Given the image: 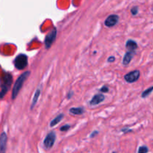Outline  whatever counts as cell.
I'll return each mask as SVG.
<instances>
[{
	"instance_id": "1",
	"label": "cell",
	"mask_w": 153,
	"mask_h": 153,
	"mask_svg": "<svg viewBox=\"0 0 153 153\" xmlns=\"http://www.w3.org/2000/svg\"><path fill=\"white\" fill-rule=\"evenodd\" d=\"M30 76V72L26 71L25 73H22L17 79H16V82H15L14 85H13V90H12V96L11 99L12 100H15L16 97H17L19 92L20 91L21 88H22V85H23L24 82L28 79V76Z\"/></svg>"
},
{
	"instance_id": "2",
	"label": "cell",
	"mask_w": 153,
	"mask_h": 153,
	"mask_svg": "<svg viewBox=\"0 0 153 153\" xmlns=\"http://www.w3.org/2000/svg\"><path fill=\"white\" fill-rule=\"evenodd\" d=\"M12 82H13V77H12L11 74H10L9 73H4V74L1 77V99H3L4 96L10 90Z\"/></svg>"
},
{
	"instance_id": "3",
	"label": "cell",
	"mask_w": 153,
	"mask_h": 153,
	"mask_svg": "<svg viewBox=\"0 0 153 153\" xmlns=\"http://www.w3.org/2000/svg\"><path fill=\"white\" fill-rule=\"evenodd\" d=\"M13 64L17 70H24L28 66V56L25 54H19L15 58Z\"/></svg>"
},
{
	"instance_id": "4",
	"label": "cell",
	"mask_w": 153,
	"mask_h": 153,
	"mask_svg": "<svg viewBox=\"0 0 153 153\" xmlns=\"http://www.w3.org/2000/svg\"><path fill=\"white\" fill-rule=\"evenodd\" d=\"M55 140H56L55 133L54 131H50L45 137L44 141H43V146L46 149H51L55 143Z\"/></svg>"
},
{
	"instance_id": "5",
	"label": "cell",
	"mask_w": 153,
	"mask_h": 153,
	"mask_svg": "<svg viewBox=\"0 0 153 153\" xmlns=\"http://www.w3.org/2000/svg\"><path fill=\"white\" fill-rule=\"evenodd\" d=\"M57 36V29L55 28H52V31L46 35V38H45V46H46V49H49L55 41V38Z\"/></svg>"
},
{
	"instance_id": "6",
	"label": "cell",
	"mask_w": 153,
	"mask_h": 153,
	"mask_svg": "<svg viewBox=\"0 0 153 153\" xmlns=\"http://www.w3.org/2000/svg\"><path fill=\"white\" fill-rule=\"evenodd\" d=\"M139 78H140V71L137 70L130 72L124 76V79L128 83H134L138 80Z\"/></svg>"
},
{
	"instance_id": "7",
	"label": "cell",
	"mask_w": 153,
	"mask_h": 153,
	"mask_svg": "<svg viewBox=\"0 0 153 153\" xmlns=\"http://www.w3.org/2000/svg\"><path fill=\"white\" fill-rule=\"evenodd\" d=\"M118 21H119V16L116 14H111L107 17V19L105 21V25L107 27H113L115 25L118 23Z\"/></svg>"
},
{
	"instance_id": "8",
	"label": "cell",
	"mask_w": 153,
	"mask_h": 153,
	"mask_svg": "<svg viewBox=\"0 0 153 153\" xmlns=\"http://www.w3.org/2000/svg\"><path fill=\"white\" fill-rule=\"evenodd\" d=\"M105 100V96L102 94H96L94 96V97L92 98V100L90 102V105H97L100 103H101L102 102L104 101Z\"/></svg>"
},
{
	"instance_id": "9",
	"label": "cell",
	"mask_w": 153,
	"mask_h": 153,
	"mask_svg": "<svg viewBox=\"0 0 153 153\" xmlns=\"http://www.w3.org/2000/svg\"><path fill=\"white\" fill-rule=\"evenodd\" d=\"M7 144V134L4 132H2L0 137V151L1 152H4Z\"/></svg>"
},
{
	"instance_id": "10",
	"label": "cell",
	"mask_w": 153,
	"mask_h": 153,
	"mask_svg": "<svg viewBox=\"0 0 153 153\" xmlns=\"http://www.w3.org/2000/svg\"><path fill=\"white\" fill-rule=\"evenodd\" d=\"M126 47L128 49V51L131 52H135V50L137 48V44L134 40H128L126 43Z\"/></svg>"
},
{
	"instance_id": "11",
	"label": "cell",
	"mask_w": 153,
	"mask_h": 153,
	"mask_svg": "<svg viewBox=\"0 0 153 153\" xmlns=\"http://www.w3.org/2000/svg\"><path fill=\"white\" fill-rule=\"evenodd\" d=\"M135 53V52H131V51H128L125 54L123 57V64L125 66L128 65L130 63V61H131L133 58V55Z\"/></svg>"
},
{
	"instance_id": "12",
	"label": "cell",
	"mask_w": 153,
	"mask_h": 153,
	"mask_svg": "<svg viewBox=\"0 0 153 153\" xmlns=\"http://www.w3.org/2000/svg\"><path fill=\"white\" fill-rule=\"evenodd\" d=\"M70 114L73 115H81L85 112V109L82 107H77V108H71L69 110Z\"/></svg>"
},
{
	"instance_id": "13",
	"label": "cell",
	"mask_w": 153,
	"mask_h": 153,
	"mask_svg": "<svg viewBox=\"0 0 153 153\" xmlns=\"http://www.w3.org/2000/svg\"><path fill=\"white\" fill-rule=\"evenodd\" d=\"M64 117V114H59L58 116H57L55 119H53L52 121H51L50 126L53 127V126H56L57 124L59 123L63 120Z\"/></svg>"
},
{
	"instance_id": "14",
	"label": "cell",
	"mask_w": 153,
	"mask_h": 153,
	"mask_svg": "<svg viewBox=\"0 0 153 153\" xmlns=\"http://www.w3.org/2000/svg\"><path fill=\"white\" fill-rule=\"evenodd\" d=\"M40 88H38V89H37V91H35V94H34V98H33L32 102H31V109L34 108V106L36 105V104H37V100H38V98H39V97H40Z\"/></svg>"
},
{
	"instance_id": "15",
	"label": "cell",
	"mask_w": 153,
	"mask_h": 153,
	"mask_svg": "<svg viewBox=\"0 0 153 153\" xmlns=\"http://www.w3.org/2000/svg\"><path fill=\"white\" fill-rule=\"evenodd\" d=\"M152 91H153V86L150 87V88H149L148 89H146V91H143L141 94V97L142 98H146V97H147L148 96L150 95L151 93H152Z\"/></svg>"
},
{
	"instance_id": "16",
	"label": "cell",
	"mask_w": 153,
	"mask_h": 153,
	"mask_svg": "<svg viewBox=\"0 0 153 153\" xmlns=\"http://www.w3.org/2000/svg\"><path fill=\"white\" fill-rule=\"evenodd\" d=\"M148 151H149V149H148L146 146H140L138 149L139 153H146V152H147Z\"/></svg>"
},
{
	"instance_id": "17",
	"label": "cell",
	"mask_w": 153,
	"mask_h": 153,
	"mask_svg": "<svg viewBox=\"0 0 153 153\" xmlns=\"http://www.w3.org/2000/svg\"><path fill=\"white\" fill-rule=\"evenodd\" d=\"M70 128V125L67 124V125H64V126H63L62 127H61L60 130H61V131H68Z\"/></svg>"
},
{
	"instance_id": "18",
	"label": "cell",
	"mask_w": 153,
	"mask_h": 153,
	"mask_svg": "<svg viewBox=\"0 0 153 153\" xmlns=\"http://www.w3.org/2000/svg\"><path fill=\"white\" fill-rule=\"evenodd\" d=\"M131 13H132V15H136L137 13H138V7H137V6H134V7H131Z\"/></svg>"
},
{
	"instance_id": "19",
	"label": "cell",
	"mask_w": 153,
	"mask_h": 153,
	"mask_svg": "<svg viewBox=\"0 0 153 153\" xmlns=\"http://www.w3.org/2000/svg\"><path fill=\"white\" fill-rule=\"evenodd\" d=\"M108 91H109V89L107 86H103L102 88L100 89V91H101L102 93H107V92H108Z\"/></svg>"
},
{
	"instance_id": "20",
	"label": "cell",
	"mask_w": 153,
	"mask_h": 153,
	"mask_svg": "<svg viewBox=\"0 0 153 153\" xmlns=\"http://www.w3.org/2000/svg\"><path fill=\"white\" fill-rule=\"evenodd\" d=\"M114 61H115V58L114 56H110L108 58V62L109 63L114 62Z\"/></svg>"
},
{
	"instance_id": "21",
	"label": "cell",
	"mask_w": 153,
	"mask_h": 153,
	"mask_svg": "<svg viewBox=\"0 0 153 153\" xmlns=\"http://www.w3.org/2000/svg\"><path fill=\"white\" fill-rule=\"evenodd\" d=\"M73 91H70V92L68 93V94H67V99H68V100H70V99L73 97Z\"/></svg>"
},
{
	"instance_id": "22",
	"label": "cell",
	"mask_w": 153,
	"mask_h": 153,
	"mask_svg": "<svg viewBox=\"0 0 153 153\" xmlns=\"http://www.w3.org/2000/svg\"><path fill=\"white\" fill-rule=\"evenodd\" d=\"M122 131L124 133H127V132H130V131H131V129H129V128H123L122 129Z\"/></svg>"
},
{
	"instance_id": "23",
	"label": "cell",
	"mask_w": 153,
	"mask_h": 153,
	"mask_svg": "<svg viewBox=\"0 0 153 153\" xmlns=\"http://www.w3.org/2000/svg\"><path fill=\"white\" fill-rule=\"evenodd\" d=\"M99 133V131H94V132L92 133V134H91V136H90V137H91V138H92V137H94V136H96V134H97Z\"/></svg>"
},
{
	"instance_id": "24",
	"label": "cell",
	"mask_w": 153,
	"mask_h": 153,
	"mask_svg": "<svg viewBox=\"0 0 153 153\" xmlns=\"http://www.w3.org/2000/svg\"><path fill=\"white\" fill-rule=\"evenodd\" d=\"M152 10H153V7H152Z\"/></svg>"
}]
</instances>
